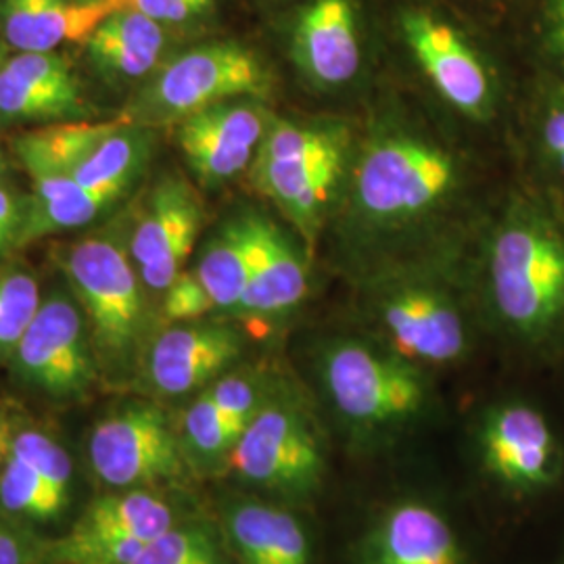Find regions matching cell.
Instances as JSON below:
<instances>
[{"label": "cell", "mask_w": 564, "mask_h": 564, "mask_svg": "<svg viewBox=\"0 0 564 564\" xmlns=\"http://www.w3.org/2000/svg\"><path fill=\"white\" fill-rule=\"evenodd\" d=\"M205 391L230 421L241 426H247L265 403L262 387L249 375H226L209 384Z\"/></svg>", "instance_id": "cell-34"}, {"label": "cell", "mask_w": 564, "mask_h": 564, "mask_svg": "<svg viewBox=\"0 0 564 564\" xmlns=\"http://www.w3.org/2000/svg\"><path fill=\"white\" fill-rule=\"evenodd\" d=\"M456 184V162L442 147L389 137L366 149L356 172V199L370 220L402 223L444 202Z\"/></svg>", "instance_id": "cell-4"}, {"label": "cell", "mask_w": 564, "mask_h": 564, "mask_svg": "<svg viewBox=\"0 0 564 564\" xmlns=\"http://www.w3.org/2000/svg\"><path fill=\"white\" fill-rule=\"evenodd\" d=\"M30 203L23 202L13 191L0 184V256L11 247L21 245L23 228L28 223Z\"/></svg>", "instance_id": "cell-37"}, {"label": "cell", "mask_w": 564, "mask_h": 564, "mask_svg": "<svg viewBox=\"0 0 564 564\" xmlns=\"http://www.w3.org/2000/svg\"><path fill=\"white\" fill-rule=\"evenodd\" d=\"M0 444L36 470L42 481L65 502H72L74 463L55 437L36 426L18 423L15 419L0 414Z\"/></svg>", "instance_id": "cell-27"}, {"label": "cell", "mask_w": 564, "mask_h": 564, "mask_svg": "<svg viewBox=\"0 0 564 564\" xmlns=\"http://www.w3.org/2000/svg\"><path fill=\"white\" fill-rule=\"evenodd\" d=\"M251 279L237 314L274 316L302 302L307 272L295 247L262 216H249Z\"/></svg>", "instance_id": "cell-18"}, {"label": "cell", "mask_w": 564, "mask_h": 564, "mask_svg": "<svg viewBox=\"0 0 564 564\" xmlns=\"http://www.w3.org/2000/svg\"><path fill=\"white\" fill-rule=\"evenodd\" d=\"M151 151V134L126 120L72 172L78 186H101L109 182L132 184L141 174Z\"/></svg>", "instance_id": "cell-26"}, {"label": "cell", "mask_w": 564, "mask_h": 564, "mask_svg": "<svg viewBox=\"0 0 564 564\" xmlns=\"http://www.w3.org/2000/svg\"><path fill=\"white\" fill-rule=\"evenodd\" d=\"M245 426L230 421L207 391L188 405L182 424V449L186 460L202 466L228 464Z\"/></svg>", "instance_id": "cell-28"}, {"label": "cell", "mask_w": 564, "mask_h": 564, "mask_svg": "<svg viewBox=\"0 0 564 564\" xmlns=\"http://www.w3.org/2000/svg\"><path fill=\"white\" fill-rule=\"evenodd\" d=\"M241 351V335L230 326L182 323L153 343L147 379L162 395H186L214 383Z\"/></svg>", "instance_id": "cell-14"}, {"label": "cell", "mask_w": 564, "mask_h": 564, "mask_svg": "<svg viewBox=\"0 0 564 564\" xmlns=\"http://www.w3.org/2000/svg\"><path fill=\"white\" fill-rule=\"evenodd\" d=\"M293 55L303 74L321 86L354 80L362 48L351 0L307 2L293 28Z\"/></svg>", "instance_id": "cell-15"}, {"label": "cell", "mask_w": 564, "mask_h": 564, "mask_svg": "<svg viewBox=\"0 0 564 564\" xmlns=\"http://www.w3.org/2000/svg\"><path fill=\"white\" fill-rule=\"evenodd\" d=\"M84 116L82 99L65 97L55 90L21 78L0 67V120L51 121Z\"/></svg>", "instance_id": "cell-30"}, {"label": "cell", "mask_w": 564, "mask_h": 564, "mask_svg": "<svg viewBox=\"0 0 564 564\" xmlns=\"http://www.w3.org/2000/svg\"><path fill=\"white\" fill-rule=\"evenodd\" d=\"M174 524L176 512L170 502L151 487H137L111 489L90 502L72 531L80 535L151 544Z\"/></svg>", "instance_id": "cell-23"}, {"label": "cell", "mask_w": 564, "mask_h": 564, "mask_svg": "<svg viewBox=\"0 0 564 564\" xmlns=\"http://www.w3.org/2000/svg\"><path fill=\"white\" fill-rule=\"evenodd\" d=\"M88 460L105 487L137 489L181 477L186 456L162 410L137 402L95 424Z\"/></svg>", "instance_id": "cell-7"}, {"label": "cell", "mask_w": 564, "mask_h": 564, "mask_svg": "<svg viewBox=\"0 0 564 564\" xmlns=\"http://www.w3.org/2000/svg\"><path fill=\"white\" fill-rule=\"evenodd\" d=\"M245 484L286 498L312 494L323 481L324 456L314 429L289 403H263L228 456Z\"/></svg>", "instance_id": "cell-6"}, {"label": "cell", "mask_w": 564, "mask_h": 564, "mask_svg": "<svg viewBox=\"0 0 564 564\" xmlns=\"http://www.w3.org/2000/svg\"><path fill=\"white\" fill-rule=\"evenodd\" d=\"M360 564H464V552L442 512L421 502H402L366 533Z\"/></svg>", "instance_id": "cell-17"}, {"label": "cell", "mask_w": 564, "mask_h": 564, "mask_svg": "<svg viewBox=\"0 0 564 564\" xmlns=\"http://www.w3.org/2000/svg\"><path fill=\"white\" fill-rule=\"evenodd\" d=\"M226 535L207 523H176L144 545L132 564H232Z\"/></svg>", "instance_id": "cell-29"}, {"label": "cell", "mask_w": 564, "mask_h": 564, "mask_svg": "<svg viewBox=\"0 0 564 564\" xmlns=\"http://www.w3.org/2000/svg\"><path fill=\"white\" fill-rule=\"evenodd\" d=\"M403 39L424 76L464 116L484 120L494 107V86L484 61L447 21L429 11H408Z\"/></svg>", "instance_id": "cell-11"}, {"label": "cell", "mask_w": 564, "mask_h": 564, "mask_svg": "<svg viewBox=\"0 0 564 564\" xmlns=\"http://www.w3.org/2000/svg\"><path fill=\"white\" fill-rule=\"evenodd\" d=\"M4 172H7V162H4V155L0 153V181H2V176H4Z\"/></svg>", "instance_id": "cell-41"}, {"label": "cell", "mask_w": 564, "mask_h": 564, "mask_svg": "<svg viewBox=\"0 0 564 564\" xmlns=\"http://www.w3.org/2000/svg\"><path fill=\"white\" fill-rule=\"evenodd\" d=\"M42 556L44 547L0 517V564H39Z\"/></svg>", "instance_id": "cell-38"}, {"label": "cell", "mask_w": 564, "mask_h": 564, "mask_svg": "<svg viewBox=\"0 0 564 564\" xmlns=\"http://www.w3.org/2000/svg\"><path fill=\"white\" fill-rule=\"evenodd\" d=\"M270 74L262 59L235 42L205 44L165 65L142 93L141 118L182 121L218 102L263 97Z\"/></svg>", "instance_id": "cell-5"}, {"label": "cell", "mask_w": 564, "mask_h": 564, "mask_svg": "<svg viewBox=\"0 0 564 564\" xmlns=\"http://www.w3.org/2000/svg\"><path fill=\"white\" fill-rule=\"evenodd\" d=\"M4 65V61H2V48H0V67Z\"/></svg>", "instance_id": "cell-42"}, {"label": "cell", "mask_w": 564, "mask_h": 564, "mask_svg": "<svg viewBox=\"0 0 564 564\" xmlns=\"http://www.w3.org/2000/svg\"><path fill=\"white\" fill-rule=\"evenodd\" d=\"M544 144L550 158L564 174V105L547 111L544 121Z\"/></svg>", "instance_id": "cell-39"}, {"label": "cell", "mask_w": 564, "mask_h": 564, "mask_svg": "<svg viewBox=\"0 0 564 564\" xmlns=\"http://www.w3.org/2000/svg\"><path fill=\"white\" fill-rule=\"evenodd\" d=\"M324 383L343 416L360 424L412 419L426 400L421 375L360 343H339L324 358Z\"/></svg>", "instance_id": "cell-9"}, {"label": "cell", "mask_w": 564, "mask_h": 564, "mask_svg": "<svg viewBox=\"0 0 564 564\" xmlns=\"http://www.w3.org/2000/svg\"><path fill=\"white\" fill-rule=\"evenodd\" d=\"M111 11L132 9L158 23H184L212 9L214 0H107Z\"/></svg>", "instance_id": "cell-36"}, {"label": "cell", "mask_w": 564, "mask_h": 564, "mask_svg": "<svg viewBox=\"0 0 564 564\" xmlns=\"http://www.w3.org/2000/svg\"><path fill=\"white\" fill-rule=\"evenodd\" d=\"M4 67L32 84H39L42 88L55 90L65 97L80 99V86H78L72 67L55 51L20 53V55L4 61Z\"/></svg>", "instance_id": "cell-33"}, {"label": "cell", "mask_w": 564, "mask_h": 564, "mask_svg": "<svg viewBox=\"0 0 564 564\" xmlns=\"http://www.w3.org/2000/svg\"><path fill=\"white\" fill-rule=\"evenodd\" d=\"M216 310L209 293L195 272H184L165 289L163 297V318L170 323H195Z\"/></svg>", "instance_id": "cell-35"}, {"label": "cell", "mask_w": 564, "mask_h": 564, "mask_svg": "<svg viewBox=\"0 0 564 564\" xmlns=\"http://www.w3.org/2000/svg\"><path fill=\"white\" fill-rule=\"evenodd\" d=\"M163 44L162 23L132 9H118L88 36L86 51L90 63L105 76L134 80L158 65Z\"/></svg>", "instance_id": "cell-22"}, {"label": "cell", "mask_w": 564, "mask_h": 564, "mask_svg": "<svg viewBox=\"0 0 564 564\" xmlns=\"http://www.w3.org/2000/svg\"><path fill=\"white\" fill-rule=\"evenodd\" d=\"M554 42L564 55V0H556L554 9Z\"/></svg>", "instance_id": "cell-40"}, {"label": "cell", "mask_w": 564, "mask_h": 564, "mask_svg": "<svg viewBox=\"0 0 564 564\" xmlns=\"http://www.w3.org/2000/svg\"><path fill=\"white\" fill-rule=\"evenodd\" d=\"M202 228V203L178 178L160 182L130 241L142 284L165 291L182 272Z\"/></svg>", "instance_id": "cell-13"}, {"label": "cell", "mask_w": 564, "mask_h": 564, "mask_svg": "<svg viewBox=\"0 0 564 564\" xmlns=\"http://www.w3.org/2000/svg\"><path fill=\"white\" fill-rule=\"evenodd\" d=\"M195 274L216 307L237 312L251 279L249 216L226 224L209 241Z\"/></svg>", "instance_id": "cell-24"}, {"label": "cell", "mask_w": 564, "mask_h": 564, "mask_svg": "<svg viewBox=\"0 0 564 564\" xmlns=\"http://www.w3.org/2000/svg\"><path fill=\"white\" fill-rule=\"evenodd\" d=\"M126 118L109 121H69L32 130L15 139L18 158L34 182L36 195H48L72 178L84 162Z\"/></svg>", "instance_id": "cell-21"}, {"label": "cell", "mask_w": 564, "mask_h": 564, "mask_svg": "<svg viewBox=\"0 0 564 564\" xmlns=\"http://www.w3.org/2000/svg\"><path fill=\"white\" fill-rule=\"evenodd\" d=\"M178 144L195 176L205 184H223L251 165L270 118L251 101L218 102L178 121Z\"/></svg>", "instance_id": "cell-12"}, {"label": "cell", "mask_w": 564, "mask_h": 564, "mask_svg": "<svg viewBox=\"0 0 564 564\" xmlns=\"http://www.w3.org/2000/svg\"><path fill=\"white\" fill-rule=\"evenodd\" d=\"M144 545L139 540H111L69 531L65 538L46 545L44 556L53 564H132Z\"/></svg>", "instance_id": "cell-32"}, {"label": "cell", "mask_w": 564, "mask_h": 564, "mask_svg": "<svg viewBox=\"0 0 564 564\" xmlns=\"http://www.w3.org/2000/svg\"><path fill=\"white\" fill-rule=\"evenodd\" d=\"M11 362L23 383L48 398H84L99 377V362L78 302L65 295L42 302Z\"/></svg>", "instance_id": "cell-8"}, {"label": "cell", "mask_w": 564, "mask_h": 564, "mask_svg": "<svg viewBox=\"0 0 564 564\" xmlns=\"http://www.w3.org/2000/svg\"><path fill=\"white\" fill-rule=\"evenodd\" d=\"M491 297L506 328L527 343L564 333V237L544 212L514 207L491 247Z\"/></svg>", "instance_id": "cell-1"}, {"label": "cell", "mask_w": 564, "mask_h": 564, "mask_svg": "<svg viewBox=\"0 0 564 564\" xmlns=\"http://www.w3.org/2000/svg\"><path fill=\"white\" fill-rule=\"evenodd\" d=\"M41 303V286L30 272L0 270V362L13 358Z\"/></svg>", "instance_id": "cell-31"}, {"label": "cell", "mask_w": 564, "mask_h": 564, "mask_svg": "<svg viewBox=\"0 0 564 564\" xmlns=\"http://www.w3.org/2000/svg\"><path fill=\"white\" fill-rule=\"evenodd\" d=\"M223 521L226 542L242 564H312L307 533L284 508L232 500Z\"/></svg>", "instance_id": "cell-20"}, {"label": "cell", "mask_w": 564, "mask_h": 564, "mask_svg": "<svg viewBox=\"0 0 564 564\" xmlns=\"http://www.w3.org/2000/svg\"><path fill=\"white\" fill-rule=\"evenodd\" d=\"M111 7L107 0H2V34L20 53H48L63 42H86Z\"/></svg>", "instance_id": "cell-19"}, {"label": "cell", "mask_w": 564, "mask_h": 564, "mask_svg": "<svg viewBox=\"0 0 564 564\" xmlns=\"http://www.w3.org/2000/svg\"><path fill=\"white\" fill-rule=\"evenodd\" d=\"M556 564H564V558H563V561H561V563H556Z\"/></svg>", "instance_id": "cell-44"}, {"label": "cell", "mask_w": 564, "mask_h": 564, "mask_svg": "<svg viewBox=\"0 0 564 564\" xmlns=\"http://www.w3.org/2000/svg\"><path fill=\"white\" fill-rule=\"evenodd\" d=\"M487 475L514 496H540L561 481L564 449L544 412L506 402L487 412L479 431Z\"/></svg>", "instance_id": "cell-10"}, {"label": "cell", "mask_w": 564, "mask_h": 564, "mask_svg": "<svg viewBox=\"0 0 564 564\" xmlns=\"http://www.w3.org/2000/svg\"><path fill=\"white\" fill-rule=\"evenodd\" d=\"M128 186L130 184L126 182H109L88 188L74 184L57 199L44 203L30 202V214L23 228L21 245L93 223L102 209L120 199L128 191Z\"/></svg>", "instance_id": "cell-25"}, {"label": "cell", "mask_w": 564, "mask_h": 564, "mask_svg": "<svg viewBox=\"0 0 564 564\" xmlns=\"http://www.w3.org/2000/svg\"><path fill=\"white\" fill-rule=\"evenodd\" d=\"M384 328L408 358L454 362L466 347L464 324L456 305L426 286H405L384 300Z\"/></svg>", "instance_id": "cell-16"}, {"label": "cell", "mask_w": 564, "mask_h": 564, "mask_svg": "<svg viewBox=\"0 0 564 564\" xmlns=\"http://www.w3.org/2000/svg\"><path fill=\"white\" fill-rule=\"evenodd\" d=\"M65 270L97 362L109 372H120L134 358L144 318L141 276L126 247L111 235L88 237L69 249Z\"/></svg>", "instance_id": "cell-2"}, {"label": "cell", "mask_w": 564, "mask_h": 564, "mask_svg": "<svg viewBox=\"0 0 564 564\" xmlns=\"http://www.w3.org/2000/svg\"><path fill=\"white\" fill-rule=\"evenodd\" d=\"M80 2H99V0H80Z\"/></svg>", "instance_id": "cell-43"}, {"label": "cell", "mask_w": 564, "mask_h": 564, "mask_svg": "<svg viewBox=\"0 0 564 564\" xmlns=\"http://www.w3.org/2000/svg\"><path fill=\"white\" fill-rule=\"evenodd\" d=\"M345 163V137L337 128L270 123L251 176L284 216L312 232L330 199Z\"/></svg>", "instance_id": "cell-3"}]
</instances>
